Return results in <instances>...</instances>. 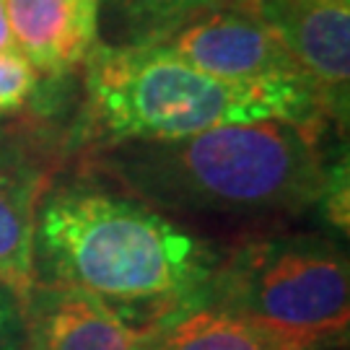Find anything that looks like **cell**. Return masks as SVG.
Instances as JSON below:
<instances>
[{
  "mask_svg": "<svg viewBox=\"0 0 350 350\" xmlns=\"http://www.w3.org/2000/svg\"><path fill=\"white\" fill-rule=\"evenodd\" d=\"M34 262L37 280L88 291L130 325L156 327L205 304L224 260L148 202L75 182L39 202Z\"/></svg>",
  "mask_w": 350,
  "mask_h": 350,
  "instance_id": "6da1fadb",
  "label": "cell"
},
{
  "mask_svg": "<svg viewBox=\"0 0 350 350\" xmlns=\"http://www.w3.org/2000/svg\"><path fill=\"white\" fill-rule=\"evenodd\" d=\"M104 166L143 202L166 211H304L327 187L317 133L278 120L117 143Z\"/></svg>",
  "mask_w": 350,
  "mask_h": 350,
  "instance_id": "7a4b0ae2",
  "label": "cell"
},
{
  "mask_svg": "<svg viewBox=\"0 0 350 350\" xmlns=\"http://www.w3.org/2000/svg\"><path fill=\"white\" fill-rule=\"evenodd\" d=\"M86 114L107 146L179 140L213 127L278 120L319 130L309 83H237L205 73L161 42L99 44L86 57Z\"/></svg>",
  "mask_w": 350,
  "mask_h": 350,
  "instance_id": "3957f363",
  "label": "cell"
},
{
  "mask_svg": "<svg viewBox=\"0 0 350 350\" xmlns=\"http://www.w3.org/2000/svg\"><path fill=\"white\" fill-rule=\"evenodd\" d=\"M205 304L317 345L348 327V262L322 239L265 241L221 262Z\"/></svg>",
  "mask_w": 350,
  "mask_h": 350,
  "instance_id": "277c9868",
  "label": "cell"
},
{
  "mask_svg": "<svg viewBox=\"0 0 350 350\" xmlns=\"http://www.w3.org/2000/svg\"><path fill=\"white\" fill-rule=\"evenodd\" d=\"M161 44L224 81L312 86L299 60L291 55L275 29L265 21L254 0H239L195 13L169 31Z\"/></svg>",
  "mask_w": 350,
  "mask_h": 350,
  "instance_id": "5b68a950",
  "label": "cell"
},
{
  "mask_svg": "<svg viewBox=\"0 0 350 350\" xmlns=\"http://www.w3.org/2000/svg\"><path fill=\"white\" fill-rule=\"evenodd\" d=\"M265 21L299 60L322 107L332 117L348 112L350 0H254Z\"/></svg>",
  "mask_w": 350,
  "mask_h": 350,
  "instance_id": "8992f818",
  "label": "cell"
},
{
  "mask_svg": "<svg viewBox=\"0 0 350 350\" xmlns=\"http://www.w3.org/2000/svg\"><path fill=\"white\" fill-rule=\"evenodd\" d=\"M153 329L125 322L88 291L37 283L26 304L24 350H150Z\"/></svg>",
  "mask_w": 350,
  "mask_h": 350,
  "instance_id": "52a82bcc",
  "label": "cell"
},
{
  "mask_svg": "<svg viewBox=\"0 0 350 350\" xmlns=\"http://www.w3.org/2000/svg\"><path fill=\"white\" fill-rule=\"evenodd\" d=\"M21 57L39 75H65L86 63L99 42L101 0H5Z\"/></svg>",
  "mask_w": 350,
  "mask_h": 350,
  "instance_id": "ba28073f",
  "label": "cell"
},
{
  "mask_svg": "<svg viewBox=\"0 0 350 350\" xmlns=\"http://www.w3.org/2000/svg\"><path fill=\"white\" fill-rule=\"evenodd\" d=\"M42 176L18 156L0 150V283L29 304L37 286L34 228Z\"/></svg>",
  "mask_w": 350,
  "mask_h": 350,
  "instance_id": "9c48e42d",
  "label": "cell"
},
{
  "mask_svg": "<svg viewBox=\"0 0 350 350\" xmlns=\"http://www.w3.org/2000/svg\"><path fill=\"white\" fill-rule=\"evenodd\" d=\"M314 345L244 314L215 304H198L156 325L150 350H312Z\"/></svg>",
  "mask_w": 350,
  "mask_h": 350,
  "instance_id": "30bf717a",
  "label": "cell"
},
{
  "mask_svg": "<svg viewBox=\"0 0 350 350\" xmlns=\"http://www.w3.org/2000/svg\"><path fill=\"white\" fill-rule=\"evenodd\" d=\"M101 11L117 29L112 44H143L161 42L189 18V0H101Z\"/></svg>",
  "mask_w": 350,
  "mask_h": 350,
  "instance_id": "8fae6325",
  "label": "cell"
},
{
  "mask_svg": "<svg viewBox=\"0 0 350 350\" xmlns=\"http://www.w3.org/2000/svg\"><path fill=\"white\" fill-rule=\"evenodd\" d=\"M39 83V70L18 52L0 55V114L21 109Z\"/></svg>",
  "mask_w": 350,
  "mask_h": 350,
  "instance_id": "7c38bea8",
  "label": "cell"
},
{
  "mask_svg": "<svg viewBox=\"0 0 350 350\" xmlns=\"http://www.w3.org/2000/svg\"><path fill=\"white\" fill-rule=\"evenodd\" d=\"M26 306L8 286L0 283V350H24Z\"/></svg>",
  "mask_w": 350,
  "mask_h": 350,
  "instance_id": "4fadbf2b",
  "label": "cell"
},
{
  "mask_svg": "<svg viewBox=\"0 0 350 350\" xmlns=\"http://www.w3.org/2000/svg\"><path fill=\"white\" fill-rule=\"evenodd\" d=\"M16 50V42L11 34V24H8V8H5V0H0V55H11Z\"/></svg>",
  "mask_w": 350,
  "mask_h": 350,
  "instance_id": "5bb4252c",
  "label": "cell"
},
{
  "mask_svg": "<svg viewBox=\"0 0 350 350\" xmlns=\"http://www.w3.org/2000/svg\"><path fill=\"white\" fill-rule=\"evenodd\" d=\"M228 3H239V0H189V16L200 11H208V8H215V5H228ZM187 21V18H185Z\"/></svg>",
  "mask_w": 350,
  "mask_h": 350,
  "instance_id": "9a60e30c",
  "label": "cell"
}]
</instances>
